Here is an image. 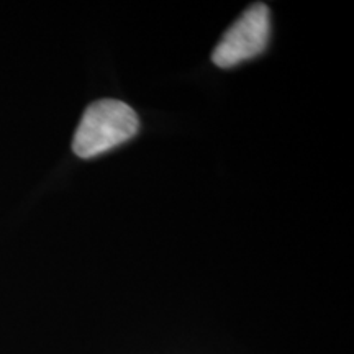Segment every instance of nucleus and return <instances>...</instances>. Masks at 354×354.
Returning <instances> with one entry per match:
<instances>
[{
    "instance_id": "1",
    "label": "nucleus",
    "mask_w": 354,
    "mask_h": 354,
    "mask_svg": "<svg viewBox=\"0 0 354 354\" xmlns=\"http://www.w3.org/2000/svg\"><path fill=\"white\" fill-rule=\"evenodd\" d=\"M138 128V117L125 102L97 100L88 105L79 122L73 149L84 159L99 156L133 138Z\"/></svg>"
},
{
    "instance_id": "2",
    "label": "nucleus",
    "mask_w": 354,
    "mask_h": 354,
    "mask_svg": "<svg viewBox=\"0 0 354 354\" xmlns=\"http://www.w3.org/2000/svg\"><path fill=\"white\" fill-rule=\"evenodd\" d=\"M269 32V8L264 3H253L225 32L212 53V61L218 68H233L261 55L268 46Z\"/></svg>"
}]
</instances>
